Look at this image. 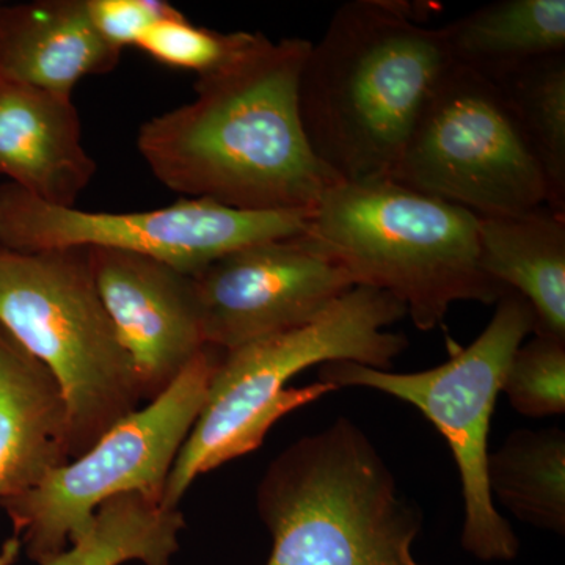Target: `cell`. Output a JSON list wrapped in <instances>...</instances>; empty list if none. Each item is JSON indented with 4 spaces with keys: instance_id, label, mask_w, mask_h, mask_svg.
I'll use <instances>...</instances> for the list:
<instances>
[{
    "instance_id": "cell-13",
    "label": "cell",
    "mask_w": 565,
    "mask_h": 565,
    "mask_svg": "<svg viewBox=\"0 0 565 565\" xmlns=\"http://www.w3.org/2000/svg\"><path fill=\"white\" fill-rule=\"evenodd\" d=\"M95 174L71 96L0 77V177L41 202L73 207Z\"/></svg>"
},
{
    "instance_id": "cell-4",
    "label": "cell",
    "mask_w": 565,
    "mask_h": 565,
    "mask_svg": "<svg viewBox=\"0 0 565 565\" xmlns=\"http://www.w3.org/2000/svg\"><path fill=\"white\" fill-rule=\"evenodd\" d=\"M300 241L353 286L399 300L423 332L457 302L497 303L508 292L481 269L475 212L388 178L334 182Z\"/></svg>"
},
{
    "instance_id": "cell-17",
    "label": "cell",
    "mask_w": 565,
    "mask_h": 565,
    "mask_svg": "<svg viewBox=\"0 0 565 565\" xmlns=\"http://www.w3.org/2000/svg\"><path fill=\"white\" fill-rule=\"evenodd\" d=\"M452 65L492 77L565 52V0H498L444 28Z\"/></svg>"
},
{
    "instance_id": "cell-10",
    "label": "cell",
    "mask_w": 565,
    "mask_h": 565,
    "mask_svg": "<svg viewBox=\"0 0 565 565\" xmlns=\"http://www.w3.org/2000/svg\"><path fill=\"white\" fill-rule=\"evenodd\" d=\"M313 211H236L185 200L139 212H88L41 202L18 185L0 184V248L35 253L111 248L151 256L195 275L226 253L303 234Z\"/></svg>"
},
{
    "instance_id": "cell-7",
    "label": "cell",
    "mask_w": 565,
    "mask_h": 565,
    "mask_svg": "<svg viewBox=\"0 0 565 565\" xmlns=\"http://www.w3.org/2000/svg\"><path fill=\"white\" fill-rule=\"evenodd\" d=\"M535 332L533 310L519 294L500 297L489 326L467 348L433 370L390 373L353 362L323 363L319 381L334 388L362 386L414 405L445 438L459 470L465 503L460 545L484 563H508L520 552L515 531L490 493V422L516 349Z\"/></svg>"
},
{
    "instance_id": "cell-18",
    "label": "cell",
    "mask_w": 565,
    "mask_h": 565,
    "mask_svg": "<svg viewBox=\"0 0 565 565\" xmlns=\"http://www.w3.org/2000/svg\"><path fill=\"white\" fill-rule=\"evenodd\" d=\"M493 501L539 530L565 534V434L519 429L487 460Z\"/></svg>"
},
{
    "instance_id": "cell-22",
    "label": "cell",
    "mask_w": 565,
    "mask_h": 565,
    "mask_svg": "<svg viewBox=\"0 0 565 565\" xmlns=\"http://www.w3.org/2000/svg\"><path fill=\"white\" fill-rule=\"evenodd\" d=\"M252 36L253 32L222 33L196 28L174 10L156 21L136 47L163 65L203 76L236 57Z\"/></svg>"
},
{
    "instance_id": "cell-9",
    "label": "cell",
    "mask_w": 565,
    "mask_h": 565,
    "mask_svg": "<svg viewBox=\"0 0 565 565\" xmlns=\"http://www.w3.org/2000/svg\"><path fill=\"white\" fill-rule=\"evenodd\" d=\"M388 180L476 215L548 204L544 173L503 93L457 65L424 104Z\"/></svg>"
},
{
    "instance_id": "cell-3",
    "label": "cell",
    "mask_w": 565,
    "mask_h": 565,
    "mask_svg": "<svg viewBox=\"0 0 565 565\" xmlns=\"http://www.w3.org/2000/svg\"><path fill=\"white\" fill-rule=\"evenodd\" d=\"M405 316L404 305L388 292L353 286L313 321L223 353L170 471L163 504L180 508L196 478L256 451L282 416L337 392L322 382L286 386L308 367L353 362L388 371L408 341L386 329Z\"/></svg>"
},
{
    "instance_id": "cell-23",
    "label": "cell",
    "mask_w": 565,
    "mask_h": 565,
    "mask_svg": "<svg viewBox=\"0 0 565 565\" xmlns=\"http://www.w3.org/2000/svg\"><path fill=\"white\" fill-rule=\"evenodd\" d=\"M87 6L96 31L118 51L137 46L156 21L177 10L159 0H87Z\"/></svg>"
},
{
    "instance_id": "cell-16",
    "label": "cell",
    "mask_w": 565,
    "mask_h": 565,
    "mask_svg": "<svg viewBox=\"0 0 565 565\" xmlns=\"http://www.w3.org/2000/svg\"><path fill=\"white\" fill-rule=\"evenodd\" d=\"M478 244L487 277L530 305L534 333L565 340V215L548 206L478 215Z\"/></svg>"
},
{
    "instance_id": "cell-6",
    "label": "cell",
    "mask_w": 565,
    "mask_h": 565,
    "mask_svg": "<svg viewBox=\"0 0 565 565\" xmlns=\"http://www.w3.org/2000/svg\"><path fill=\"white\" fill-rule=\"evenodd\" d=\"M0 326L61 386L70 460L143 401L131 359L99 299L87 248H0Z\"/></svg>"
},
{
    "instance_id": "cell-12",
    "label": "cell",
    "mask_w": 565,
    "mask_h": 565,
    "mask_svg": "<svg viewBox=\"0 0 565 565\" xmlns=\"http://www.w3.org/2000/svg\"><path fill=\"white\" fill-rule=\"evenodd\" d=\"M87 250L99 299L131 359L141 399H156L207 345L192 275L151 256Z\"/></svg>"
},
{
    "instance_id": "cell-1",
    "label": "cell",
    "mask_w": 565,
    "mask_h": 565,
    "mask_svg": "<svg viewBox=\"0 0 565 565\" xmlns=\"http://www.w3.org/2000/svg\"><path fill=\"white\" fill-rule=\"evenodd\" d=\"M311 41L262 32L236 57L196 77L195 99L141 125L151 173L185 200L236 211L315 210L337 177L311 150L299 81Z\"/></svg>"
},
{
    "instance_id": "cell-11",
    "label": "cell",
    "mask_w": 565,
    "mask_h": 565,
    "mask_svg": "<svg viewBox=\"0 0 565 565\" xmlns=\"http://www.w3.org/2000/svg\"><path fill=\"white\" fill-rule=\"evenodd\" d=\"M192 280L204 343L225 352L302 327L353 288L300 236L226 253Z\"/></svg>"
},
{
    "instance_id": "cell-5",
    "label": "cell",
    "mask_w": 565,
    "mask_h": 565,
    "mask_svg": "<svg viewBox=\"0 0 565 565\" xmlns=\"http://www.w3.org/2000/svg\"><path fill=\"white\" fill-rule=\"evenodd\" d=\"M256 511L273 537L266 565H422L412 548L423 512L348 418L275 457Z\"/></svg>"
},
{
    "instance_id": "cell-2",
    "label": "cell",
    "mask_w": 565,
    "mask_h": 565,
    "mask_svg": "<svg viewBox=\"0 0 565 565\" xmlns=\"http://www.w3.org/2000/svg\"><path fill=\"white\" fill-rule=\"evenodd\" d=\"M422 7L351 0L311 43L299 81L305 134L340 181L392 177L424 104L451 68L444 28Z\"/></svg>"
},
{
    "instance_id": "cell-8",
    "label": "cell",
    "mask_w": 565,
    "mask_h": 565,
    "mask_svg": "<svg viewBox=\"0 0 565 565\" xmlns=\"http://www.w3.org/2000/svg\"><path fill=\"white\" fill-rule=\"evenodd\" d=\"M222 349L204 345L161 396L137 408L35 489L0 501L14 535L43 565L82 537L106 501L141 493L162 501L174 460L206 399Z\"/></svg>"
},
{
    "instance_id": "cell-20",
    "label": "cell",
    "mask_w": 565,
    "mask_h": 565,
    "mask_svg": "<svg viewBox=\"0 0 565 565\" xmlns=\"http://www.w3.org/2000/svg\"><path fill=\"white\" fill-rule=\"evenodd\" d=\"M490 81L503 93L541 166L548 185L546 206L565 215V52L523 63Z\"/></svg>"
},
{
    "instance_id": "cell-21",
    "label": "cell",
    "mask_w": 565,
    "mask_h": 565,
    "mask_svg": "<svg viewBox=\"0 0 565 565\" xmlns=\"http://www.w3.org/2000/svg\"><path fill=\"white\" fill-rule=\"evenodd\" d=\"M501 393L519 414L530 418L565 412V340L534 333L516 349L505 371Z\"/></svg>"
},
{
    "instance_id": "cell-15",
    "label": "cell",
    "mask_w": 565,
    "mask_h": 565,
    "mask_svg": "<svg viewBox=\"0 0 565 565\" xmlns=\"http://www.w3.org/2000/svg\"><path fill=\"white\" fill-rule=\"evenodd\" d=\"M68 460L61 386L0 326V501L35 489Z\"/></svg>"
},
{
    "instance_id": "cell-14",
    "label": "cell",
    "mask_w": 565,
    "mask_h": 565,
    "mask_svg": "<svg viewBox=\"0 0 565 565\" xmlns=\"http://www.w3.org/2000/svg\"><path fill=\"white\" fill-rule=\"evenodd\" d=\"M121 51L93 25L87 0L0 6V77L71 96L84 77L110 73Z\"/></svg>"
},
{
    "instance_id": "cell-24",
    "label": "cell",
    "mask_w": 565,
    "mask_h": 565,
    "mask_svg": "<svg viewBox=\"0 0 565 565\" xmlns=\"http://www.w3.org/2000/svg\"><path fill=\"white\" fill-rule=\"evenodd\" d=\"M21 548L20 537H17V535L10 537L0 548V565H13L17 563Z\"/></svg>"
},
{
    "instance_id": "cell-19",
    "label": "cell",
    "mask_w": 565,
    "mask_h": 565,
    "mask_svg": "<svg viewBox=\"0 0 565 565\" xmlns=\"http://www.w3.org/2000/svg\"><path fill=\"white\" fill-rule=\"evenodd\" d=\"M184 527L180 508L141 493L118 494L96 511L81 539L43 565H170Z\"/></svg>"
}]
</instances>
